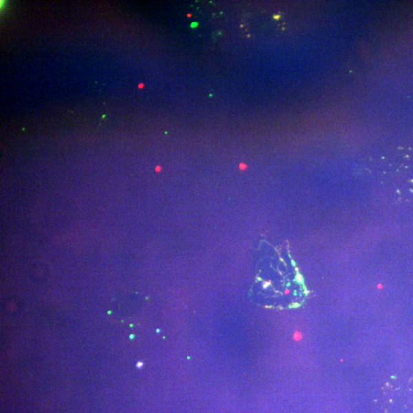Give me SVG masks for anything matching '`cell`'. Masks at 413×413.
I'll use <instances>...</instances> for the list:
<instances>
[]
</instances>
